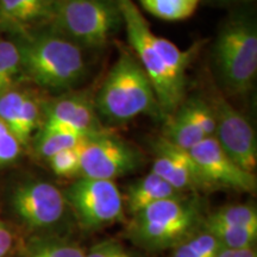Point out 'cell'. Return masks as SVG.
<instances>
[{
	"label": "cell",
	"instance_id": "5",
	"mask_svg": "<svg viewBox=\"0 0 257 257\" xmlns=\"http://www.w3.org/2000/svg\"><path fill=\"white\" fill-rule=\"evenodd\" d=\"M131 51L152 81L162 117L172 114L185 100V91L172 79L155 46V34L141 14L135 0H117Z\"/></svg>",
	"mask_w": 257,
	"mask_h": 257
},
{
	"label": "cell",
	"instance_id": "4",
	"mask_svg": "<svg viewBox=\"0 0 257 257\" xmlns=\"http://www.w3.org/2000/svg\"><path fill=\"white\" fill-rule=\"evenodd\" d=\"M123 27L117 0H59L46 28L81 49H101Z\"/></svg>",
	"mask_w": 257,
	"mask_h": 257
},
{
	"label": "cell",
	"instance_id": "11",
	"mask_svg": "<svg viewBox=\"0 0 257 257\" xmlns=\"http://www.w3.org/2000/svg\"><path fill=\"white\" fill-rule=\"evenodd\" d=\"M11 204L19 219L30 229H44L57 223L66 210L63 193L44 181H29L14 191Z\"/></svg>",
	"mask_w": 257,
	"mask_h": 257
},
{
	"label": "cell",
	"instance_id": "19",
	"mask_svg": "<svg viewBox=\"0 0 257 257\" xmlns=\"http://www.w3.org/2000/svg\"><path fill=\"white\" fill-rule=\"evenodd\" d=\"M144 11L154 17L168 22H179L191 18L201 0H137Z\"/></svg>",
	"mask_w": 257,
	"mask_h": 257
},
{
	"label": "cell",
	"instance_id": "18",
	"mask_svg": "<svg viewBox=\"0 0 257 257\" xmlns=\"http://www.w3.org/2000/svg\"><path fill=\"white\" fill-rule=\"evenodd\" d=\"M155 46L159 50L167 69L180 88L186 91V73L192 62L193 56L197 54L199 43L188 50H181L176 44L155 35Z\"/></svg>",
	"mask_w": 257,
	"mask_h": 257
},
{
	"label": "cell",
	"instance_id": "25",
	"mask_svg": "<svg viewBox=\"0 0 257 257\" xmlns=\"http://www.w3.org/2000/svg\"><path fill=\"white\" fill-rule=\"evenodd\" d=\"M221 248L223 246L216 237L206 232L182 244L176 249L173 257H216Z\"/></svg>",
	"mask_w": 257,
	"mask_h": 257
},
{
	"label": "cell",
	"instance_id": "27",
	"mask_svg": "<svg viewBox=\"0 0 257 257\" xmlns=\"http://www.w3.org/2000/svg\"><path fill=\"white\" fill-rule=\"evenodd\" d=\"M21 143L4 121L0 120V166L15 162L21 155Z\"/></svg>",
	"mask_w": 257,
	"mask_h": 257
},
{
	"label": "cell",
	"instance_id": "1",
	"mask_svg": "<svg viewBox=\"0 0 257 257\" xmlns=\"http://www.w3.org/2000/svg\"><path fill=\"white\" fill-rule=\"evenodd\" d=\"M212 63L226 94L245 95L255 87L257 22L251 8L237 6L224 19L212 46Z\"/></svg>",
	"mask_w": 257,
	"mask_h": 257
},
{
	"label": "cell",
	"instance_id": "17",
	"mask_svg": "<svg viewBox=\"0 0 257 257\" xmlns=\"http://www.w3.org/2000/svg\"><path fill=\"white\" fill-rule=\"evenodd\" d=\"M165 120L166 123L163 127L162 137H165L174 146L187 150V152L200 143L201 141H204L205 138H207L197 126V124L192 120L187 110L182 104Z\"/></svg>",
	"mask_w": 257,
	"mask_h": 257
},
{
	"label": "cell",
	"instance_id": "3",
	"mask_svg": "<svg viewBox=\"0 0 257 257\" xmlns=\"http://www.w3.org/2000/svg\"><path fill=\"white\" fill-rule=\"evenodd\" d=\"M94 106L101 123L112 125L126 124L142 114L162 117L152 81L131 50L123 51L112 66Z\"/></svg>",
	"mask_w": 257,
	"mask_h": 257
},
{
	"label": "cell",
	"instance_id": "16",
	"mask_svg": "<svg viewBox=\"0 0 257 257\" xmlns=\"http://www.w3.org/2000/svg\"><path fill=\"white\" fill-rule=\"evenodd\" d=\"M92 135H86L62 125L43 124L35 141V149L43 159H49L62 150L75 148Z\"/></svg>",
	"mask_w": 257,
	"mask_h": 257
},
{
	"label": "cell",
	"instance_id": "26",
	"mask_svg": "<svg viewBox=\"0 0 257 257\" xmlns=\"http://www.w3.org/2000/svg\"><path fill=\"white\" fill-rule=\"evenodd\" d=\"M81 146V144H80ZM80 146L62 150L48 159L50 168L59 176L72 178L80 173Z\"/></svg>",
	"mask_w": 257,
	"mask_h": 257
},
{
	"label": "cell",
	"instance_id": "22",
	"mask_svg": "<svg viewBox=\"0 0 257 257\" xmlns=\"http://www.w3.org/2000/svg\"><path fill=\"white\" fill-rule=\"evenodd\" d=\"M207 233L216 237L221 246L226 249H248L256 240L257 229L226 225H205Z\"/></svg>",
	"mask_w": 257,
	"mask_h": 257
},
{
	"label": "cell",
	"instance_id": "14",
	"mask_svg": "<svg viewBox=\"0 0 257 257\" xmlns=\"http://www.w3.org/2000/svg\"><path fill=\"white\" fill-rule=\"evenodd\" d=\"M59 0H0V31L17 35L49 24Z\"/></svg>",
	"mask_w": 257,
	"mask_h": 257
},
{
	"label": "cell",
	"instance_id": "8",
	"mask_svg": "<svg viewBox=\"0 0 257 257\" xmlns=\"http://www.w3.org/2000/svg\"><path fill=\"white\" fill-rule=\"evenodd\" d=\"M141 162L136 148L107 130L87 137L80 146L81 178L112 181L133 173Z\"/></svg>",
	"mask_w": 257,
	"mask_h": 257
},
{
	"label": "cell",
	"instance_id": "31",
	"mask_svg": "<svg viewBox=\"0 0 257 257\" xmlns=\"http://www.w3.org/2000/svg\"><path fill=\"white\" fill-rule=\"evenodd\" d=\"M213 6H242L251 3L252 0H201Z\"/></svg>",
	"mask_w": 257,
	"mask_h": 257
},
{
	"label": "cell",
	"instance_id": "6",
	"mask_svg": "<svg viewBox=\"0 0 257 257\" xmlns=\"http://www.w3.org/2000/svg\"><path fill=\"white\" fill-rule=\"evenodd\" d=\"M198 207L181 197L165 199L149 205L136 214L135 237L147 248H166L182 239L193 229Z\"/></svg>",
	"mask_w": 257,
	"mask_h": 257
},
{
	"label": "cell",
	"instance_id": "23",
	"mask_svg": "<svg viewBox=\"0 0 257 257\" xmlns=\"http://www.w3.org/2000/svg\"><path fill=\"white\" fill-rule=\"evenodd\" d=\"M205 225H226L257 229V212L251 205H231L212 213Z\"/></svg>",
	"mask_w": 257,
	"mask_h": 257
},
{
	"label": "cell",
	"instance_id": "20",
	"mask_svg": "<svg viewBox=\"0 0 257 257\" xmlns=\"http://www.w3.org/2000/svg\"><path fill=\"white\" fill-rule=\"evenodd\" d=\"M43 106V102L34 93L25 91L15 133V136L22 147L28 146L35 131L41 127Z\"/></svg>",
	"mask_w": 257,
	"mask_h": 257
},
{
	"label": "cell",
	"instance_id": "12",
	"mask_svg": "<svg viewBox=\"0 0 257 257\" xmlns=\"http://www.w3.org/2000/svg\"><path fill=\"white\" fill-rule=\"evenodd\" d=\"M154 159L152 172L182 193L188 189L205 188L197 165L187 150L174 146L165 137L157 138L154 143Z\"/></svg>",
	"mask_w": 257,
	"mask_h": 257
},
{
	"label": "cell",
	"instance_id": "2",
	"mask_svg": "<svg viewBox=\"0 0 257 257\" xmlns=\"http://www.w3.org/2000/svg\"><path fill=\"white\" fill-rule=\"evenodd\" d=\"M22 78L50 91H70L87 75L83 49L49 30L19 35Z\"/></svg>",
	"mask_w": 257,
	"mask_h": 257
},
{
	"label": "cell",
	"instance_id": "29",
	"mask_svg": "<svg viewBox=\"0 0 257 257\" xmlns=\"http://www.w3.org/2000/svg\"><path fill=\"white\" fill-rule=\"evenodd\" d=\"M85 257H133L120 244L115 242H102L93 246Z\"/></svg>",
	"mask_w": 257,
	"mask_h": 257
},
{
	"label": "cell",
	"instance_id": "28",
	"mask_svg": "<svg viewBox=\"0 0 257 257\" xmlns=\"http://www.w3.org/2000/svg\"><path fill=\"white\" fill-rule=\"evenodd\" d=\"M27 257H85V253L76 246L51 243L38 246Z\"/></svg>",
	"mask_w": 257,
	"mask_h": 257
},
{
	"label": "cell",
	"instance_id": "7",
	"mask_svg": "<svg viewBox=\"0 0 257 257\" xmlns=\"http://www.w3.org/2000/svg\"><path fill=\"white\" fill-rule=\"evenodd\" d=\"M83 229H99L124 218V204L119 189L110 180L81 178L63 194Z\"/></svg>",
	"mask_w": 257,
	"mask_h": 257
},
{
	"label": "cell",
	"instance_id": "21",
	"mask_svg": "<svg viewBox=\"0 0 257 257\" xmlns=\"http://www.w3.org/2000/svg\"><path fill=\"white\" fill-rule=\"evenodd\" d=\"M21 79V54L17 44L0 38V95L15 88Z\"/></svg>",
	"mask_w": 257,
	"mask_h": 257
},
{
	"label": "cell",
	"instance_id": "15",
	"mask_svg": "<svg viewBox=\"0 0 257 257\" xmlns=\"http://www.w3.org/2000/svg\"><path fill=\"white\" fill-rule=\"evenodd\" d=\"M181 195V193L173 188L168 182L152 172L128 186L125 199L128 211L136 216L154 202Z\"/></svg>",
	"mask_w": 257,
	"mask_h": 257
},
{
	"label": "cell",
	"instance_id": "9",
	"mask_svg": "<svg viewBox=\"0 0 257 257\" xmlns=\"http://www.w3.org/2000/svg\"><path fill=\"white\" fill-rule=\"evenodd\" d=\"M216 117V140L231 160L245 172L257 167V141L251 124L224 96L217 95L210 102Z\"/></svg>",
	"mask_w": 257,
	"mask_h": 257
},
{
	"label": "cell",
	"instance_id": "13",
	"mask_svg": "<svg viewBox=\"0 0 257 257\" xmlns=\"http://www.w3.org/2000/svg\"><path fill=\"white\" fill-rule=\"evenodd\" d=\"M44 124L62 125L86 135L104 133L106 128L95 111L94 101L86 94L69 93L43 106Z\"/></svg>",
	"mask_w": 257,
	"mask_h": 257
},
{
	"label": "cell",
	"instance_id": "30",
	"mask_svg": "<svg viewBox=\"0 0 257 257\" xmlns=\"http://www.w3.org/2000/svg\"><path fill=\"white\" fill-rule=\"evenodd\" d=\"M14 248V234L6 226L5 223L0 220V257H6Z\"/></svg>",
	"mask_w": 257,
	"mask_h": 257
},
{
	"label": "cell",
	"instance_id": "24",
	"mask_svg": "<svg viewBox=\"0 0 257 257\" xmlns=\"http://www.w3.org/2000/svg\"><path fill=\"white\" fill-rule=\"evenodd\" d=\"M187 110L189 117L197 124L206 137H214L216 135V117L210 102L199 98H192L182 102Z\"/></svg>",
	"mask_w": 257,
	"mask_h": 257
},
{
	"label": "cell",
	"instance_id": "10",
	"mask_svg": "<svg viewBox=\"0 0 257 257\" xmlns=\"http://www.w3.org/2000/svg\"><path fill=\"white\" fill-rule=\"evenodd\" d=\"M206 187H224L238 192L256 191V176L237 166L219 146L216 137H207L189 150Z\"/></svg>",
	"mask_w": 257,
	"mask_h": 257
}]
</instances>
